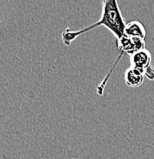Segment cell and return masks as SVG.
I'll use <instances>...</instances> for the list:
<instances>
[{"label": "cell", "instance_id": "obj_3", "mask_svg": "<svg viewBox=\"0 0 154 159\" xmlns=\"http://www.w3.org/2000/svg\"><path fill=\"white\" fill-rule=\"evenodd\" d=\"M151 61V54L146 48L130 55V64H131L130 66L140 70L143 74L147 67L152 65Z\"/></svg>", "mask_w": 154, "mask_h": 159}, {"label": "cell", "instance_id": "obj_4", "mask_svg": "<svg viewBox=\"0 0 154 159\" xmlns=\"http://www.w3.org/2000/svg\"><path fill=\"white\" fill-rule=\"evenodd\" d=\"M144 75L140 70L130 66L124 74L125 84L130 87H138L143 84Z\"/></svg>", "mask_w": 154, "mask_h": 159}, {"label": "cell", "instance_id": "obj_5", "mask_svg": "<svg viewBox=\"0 0 154 159\" xmlns=\"http://www.w3.org/2000/svg\"><path fill=\"white\" fill-rule=\"evenodd\" d=\"M124 35L131 38H140L145 39L147 36V31L145 27L140 21H131L127 23L124 29Z\"/></svg>", "mask_w": 154, "mask_h": 159}, {"label": "cell", "instance_id": "obj_6", "mask_svg": "<svg viewBox=\"0 0 154 159\" xmlns=\"http://www.w3.org/2000/svg\"><path fill=\"white\" fill-rule=\"evenodd\" d=\"M143 74L144 77H146L147 79L150 80H154V68L153 66L150 65V67H147L144 70Z\"/></svg>", "mask_w": 154, "mask_h": 159}, {"label": "cell", "instance_id": "obj_1", "mask_svg": "<svg viewBox=\"0 0 154 159\" xmlns=\"http://www.w3.org/2000/svg\"><path fill=\"white\" fill-rule=\"evenodd\" d=\"M100 26H104L106 29H108L117 40L121 39L124 36L126 23L120 12L117 0L103 1L102 14L100 20L97 22L79 31H70L69 29H66V31L62 33L63 43L66 46H69L73 41L80 37L82 34L92 31Z\"/></svg>", "mask_w": 154, "mask_h": 159}, {"label": "cell", "instance_id": "obj_2", "mask_svg": "<svg viewBox=\"0 0 154 159\" xmlns=\"http://www.w3.org/2000/svg\"><path fill=\"white\" fill-rule=\"evenodd\" d=\"M145 39L140 38H131L124 35L121 39L117 40V48L120 51V58L126 53L129 55H132L134 53L145 49Z\"/></svg>", "mask_w": 154, "mask_h": 159}]
</instances>
